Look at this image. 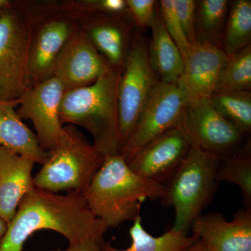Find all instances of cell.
I'll return each instance as SVG.
<instances>
[{"mask_svg": "<svg viewBox=\"0 0 251 251\" xmlns=\"http://www.w3.org/2000/svg\"><path fill=\"white\" fill-rule=\"evenodd\" d=\"M108 229L91 211L82 193L61 195L34 187L8 224L0 251H22L28 238L42 229L58 232L70 245L88 240L103 243Z\"/></svg>", "mask_w": 251, "mask_h": 251, "instance_id": "1", "label": "cell"}, {"mask_svg": "<svg viewBox=\"0 0 251 251\" xmlns=\"http://www.w3.org/2000/svg\"><path fill=\"white\" fill-rule=\"evenodd\" d=\"M162 191L163 184L132 171L119 153L105 156L82 194L96 217L110 228L134 221L143 203L160 199Z\"/></svg>", "mask_w": 251, "mask_h": 251, "instance_id": "2", "label": "cell"}, {"mask_svg": "<svg viewBox=\"0 0 251 251\" xmlns=\"http://www.w3.org/2000/svg\"><path fill=\"white\" fill-rule=\"evenodd\" d=\"M121 74L122 68L111 66L94 83L65 92L59 108L62 125H77L87 130L94 146L105 156L121 150L118 110Z\"/></svg>", "mask_w": 251, "mask_h": 251, "instance_id": "3", "label": "cell"}, {"mask_svg": "<svg viewBox=\"0 0 251 251\" xmlns=\"http://www.w3.org/2000/svg\"><path fill=\"white\" fill-rule=\"evenodd\" d=\"M219 159L192 144L179 168L163 184L160 200L175 212L172 229L187 233L209 205L220 184L216 179Z\"/></svg>", "mask_w": 251, "mask_h": 251, "instance_id": "4", "label": "cell"}, {"mask_svg": "<svg viewBox=\"0 0 251 251\" xmlns=\"http://www.w3.org/2000/svg\"><path fill=\"white\" fill-rule=\"evenodd\" d=\"M64 134L39 173L34 187L50 192L83 193L103 164L105 156L75 126H64Z\"/></svg>", "mask_w": 251, "mask_h": 251, "instance_id": "5", "label": "cell"}, {"mask_svg": "<svg viewBox=\"0 0 251 251\" xmlns=\"http://www.w3.org/2000/svg\"><path fill=\"white\" fill-rule=\"evenodd\" d=\"M0 16V100L17 106L29 88V54L36 13L23 3Z\"/></svg>", "mask_w": 251, "mask_h": 251, "instance_id": "6", "label": "cell"}, {"mask_svg": "<svg viewBox=\"0 0 251 251\" xmlns=\"http://www.w3.org/2000/svg\"><path fill=\"white\" fill-rule=\"evenodd\" d=\"M158 79L150 64L148 46L140 31H134L118 86L119 128L121 149L129 138Z\"/></svg>", "mask_w": 251, "mask_h": 251, "instance_id": "7", "label": "cell"}, {"mask_svg": "<svg viewBox=\"0 0 251 251\" xmlns=\"http://www.w3.org/2000/svg\"><path fill=\"white\" fill-rule=\"evenodd\" d=\"M181 125L193 145L220 158L236 152L247 140L209 99L188 100Z\"/></svg>", "mask_w": 251, "mask_h": 251, "instance_id": "8", "label": "cell"}, {"mask_svg": "<svg viewBox=\"0 0 251 251\" xmlns=\"http://www.w3.org/2000/svg\"><path fill=\"white\" fill-rule=\"evenodd\" d=\"M187 99L176 85L158 82L120 153L126 159L181 124Z\"/></svg>", "mask_w": 251, "mask_h": 251, "instance_id": "9", "label": "cell"}, {"mask_svg": "<svg viewBox=\"0 0 251 251\" xmlns=\"http://www.w3.org/2000/svg\"><path fill=\"white\" fill-rule=\"evenodd\" d=\"M64 93L60 81L52 76L29 87L17 103L18 115L32 122L39 145L46 152L54 150L64 134L59 108Z\"/></svg>", "mask_w": 251, "mask_h": 251, "instance_id": "10", "label": "cell"}, {"mask_svg": "<svg viewBox=\"0 0 251 251\" xmlns=\"http://www.w3.org/2000/svg\"><path fill=\"white\" fill-rule=\"evenodd\" d=\"M191 146L180 124L151 140L126 161L137 174L163 184L179 168Z\"/></svg>", "mask_w": 251, "mask_h": 251, "instance_id": "11", "label": "cell"}, {"mask_svg": "<svg viewBox=\"0 0 251 251\" xmlns=\"http://www.w3.org/2000/svg\"><path fill=\"white\" fill-rule=\"evenodd\" d=\"M110 67L78 25L56 59L51 77H57L67 92L94 83Z\"/></svg>", "mask_w": 251, "mask_h": 251, "instance_id": "12", "label": "cell"}, {"mask_svg": "<svg viewBox=\"0 0 251 251\" xmlns=\"http://www.w3.org/2000/svg\"><path fill=\"white\" fill-rule=\"evenodd\" d=\"M78 25L67 15L44 14L33 31L29 54V87L51 77L52 67Z\"/></svg>", "mask_w": 251, "mask_h": 251, "instance_id": "13", "label": "cell"}, {"mask_svg": "<svg viewBox=\"0 0 251 251\" xmlns=\"http://www.w3.org/2000/svg\"><path fill=\"white\" fill-rule=\"evenodd\" d=\"M182 56L184 67L176 85L188 100L210 99L228 56L221 46L198 41Z\"/></svg>", "mask_w": 251, "mask_h": 251, "instance_id": "14", "label": "cell"}, {"mask_svg": "<svg viewBox=\"0 0 251 251\" xmlns=\"http://www.w3.org/2000/svg\"><path fill=\"white\" fill-rule=\"evenodd\" d=\"M81 18L83 19V24L79 27L96 49L110 66L122 69L134 34L135 24L130 14H87Z\"/></svg>", "mask_w": 251, "mask_h": 251, "instance_id": "15", "label": "cell"}, {"mask_svg": "<svg viewBox=\"0 0 251 251\" xmlns=\"http://www.w3.org/2000/svg\"><path fill=\"white\" fill-rule=\"evenodd\" d=\"M191 229L211 251H251V209H239L230 221L219 213L202 214Z\"/></svg>", "mask_w": 251, "mask_h": 251, "instance_id": "16", "label": "cell"}, {"mask_svg": "<svg viewBox=\"0 0 251 251\" xmlns=\"http://www.w3.org/2000/svg\"><path fill=\"white\" fill-rule=\"evenodd\" d=\"M35 162L0 147V217L9 224L25 196L34 188Z\"/></svg>", "mask_w": 251, "mask_h": 251, "instance_id": "17", "label": "cell"}, {"mask_svg": "<svg viewBox=\"0 0 251 251\" xmlns=\"http://www.w3.org/2000/svg\"><path fill=\"white\" fill-rule=\"evenodd\" d=\"M150 29L151 39L148 48V55L153 72L158 82L176 85L182 72L184 59L181 50L165 27L158 3Z\"/></svg>", "mask_w": 251, "mask_h": 251, "instance_id": "18", "label": "cell"}, {"mask_svg": "<svg viewBox=\"0 0 251 251\" xmlns=\"http://www.w3.org/2000/svg\"><path fill=\"white\" fill-rule=\"evenodd\" d=\"M14 107L0 100V147L44 164L49 153L41 149L35 133L23 123Z\"/></svg>", "mask_w": 251, "mask_h": 251, "instance_id": "19", "label": "cell"}, {"mask_svg": "<svg viewBox=\"0 0 251 251\" xmlns=\"http://www.w3.org/2000/svg\"><path fill=\"white\" fill-rule=\"evenodd\" d=\"M129 234L132 239L131 246L125 250H120L103 242V251H189L199 238L192 234L178 232L171 229L160 237H154L144 228L141 216L133 221Z\"/></svg>", "mask_w": 251, "mask_h": 251, "instance_id": "20", "label": "cell"}, {"mask_svg": "<svg viewBox=\"0 0 251 251\" xmlns=\"http://www.w3.org/2000/svg\"><path fill=\"white\" fill-rule=\"evenodd\" d=\"M216 179L237 185L240 188L244 208L251 209V146L247 140L238 151L220 158Z\"/></svg>", "mask_w": 251, "mask_h": 251, "instance_id": "21", "label": "cell"}, {"mask_svg": "<svg viewBox=\"0 0 251 251\" xmlns=\"http://www.w3.org/2000/svg\"><path fill=\"white\" fill-rule=\"evenodd\" d=\"M221 41V49L227 56L251 46V0H235L230 2Z\"/></svg>", "mask_w": 251, "mask_h": 251, "instance_id": "22", "label": "cell"}, {"mask_svg": "<svg viewBox=\"0 0 251 251\" xmlns=\"http://www.w3.org/2000/svg\"><path fill=\"white\" fill-rule=\"evenodd\" d=\"M229 4L227 0L196 1V32L198 42L220 46Z\"/></svg>", "mask_w": 251, "mask_h": 251, "instance_id": "23", "label": "cell"}, {"mask_svg": "<svg viewBox=\"0 0 251 251\" xmlns=\"http://www.w3.org/2000/svg\"><path fill=\"white\" fill-rule=\"evenodd\" d=\"M211 105L246 138L251 131V91H216L211 96Z\"/></svg>", "mask_w": 251, "mask_h": 251, "instance_id": "24", "label": "cell"}, {"mask_svg": "<svg viewBox=\"0 0 251 251\" xmlns=\"http://www.w3.org/2000/svg\"><path fill=\"white\" fill-rule=\"evenodd\" d=\"M251 89V45L228 56L220 74L216 91L237 92Z\"/></svg>", "mask_w": 251, "mask_h": 251, "instance_id": "25", "label": "cell"}, {"mask_svg": "<svg viewBox=\"0 0 251 251\" xmlns=\"http://www.w3.org/2000/svg\"><path fill=\"white\" fill-rule=\"evenodd\" d=\"M62 11L67 16H81L87 14H105L118 16L129 14L126 0H87L69 1L64 4Z\"/></svg>", "mask_w": 251, "mask_h": 251, "instance_id": "26", "label": "cell"}, {"mask_svg": "<svg viewBox=\"0 0 251 251\" xmlns=\"http://www.w3.org/2000/svg\"><path fill=\"white\" fill-rule=\"evenodd\" d=\"M158 9L167 31L181 50V54H184L189 49L190 45L181 29L175 11L174 1L173 0H161L158 2Z\"/></svg>", "mask_w": 251, "mask_h": 251, "instance_id": "27", "label": "cell"}, {"mask_svg": "<svg viewBox=\"0 0 251 251\" xmlns=\"http://www.w3.org/2000/svg\"><path fill=\"white\" fill-rule=\"evenodd\" d=\"M185 38L190 46L197 42L196 32V1L173 0Z\"/></svg>", "mask_w": 251, "mask_h": 251, "instance_id": "28", "label": "cell"}, {"mask_svg": "<svg viewBox=\"0 0 251 251\" xmlns=\"http://www.w3.org/2000/svg\"><path fill=\"white\" fill-rule=\"evenodd\" d=\"M128 12L140 30L150 28L156 15L158 1L155 0H126Z\"/></svg>", "mask_w": 251, "mask_h": 251, "instance_id": "29", "label": "cell"}, {"mask_svg": "<svg viewBox=\"0 0 251 251\" xmlns=\"http://www.w3.org/2000/svg\"><path fill=\"white\" fill-rule=\"evenodd\" d=\"M103 243L92 240L85 241L77 244H70L66 249H56L50 251H103L102 249Z\"/></svg>", "mask_w": 251, "mask_h": 251, "instance_id": "30", "label": "cell"}, {"mask_svg": "<svg viewBox=\"0 0 251 251\" xmlns=\"http://www.w3.org/2000/svg\"><path fill=\"white\" fill-rule=\"evenodd\" d=\"M14 6L11 1L8 0H0V16L11 9Z\"/></svg>", "mask_w": 251, "mask_h": 251, "instance_id": "31", "label": "cell"}, {"mask_svg": "<svg viewBox=\"0 0 251 251\" xmlns=\"http://www.w3.org/2000/svg\"><path fill=\"white\" fill-rule=\"evenodd\" d=\"M189 251H211L208 249L207 247L204 245V243L201 240L198 239L197 242L193 245V247L191 248V250Z\"/></svg>", "mask_w": 251, "mask_h": 251, "instance_id": "32", "label": "cell"}, {"mask_svg": "<svg viewBox=\"0 0 251 251\" xmlns=\"http://www.w3.org/2000/svg\"><path fill=\"white\" fill-rule=\"evenodd\" d=\"M8 224L5 222L4 220L0 217V244L2 242L5 234H6V230H7Z\"/></svg>", "mask_w": 251, "mask_h": 251, "instance_id": "33", "label": "cell"}]
</instances>
